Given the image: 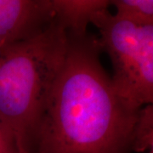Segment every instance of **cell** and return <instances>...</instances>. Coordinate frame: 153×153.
<instances>
[{
	"label": "cell",
	"instance_id": "3",
	"mask_svg": "<svg viewBox=\"0 0 153 153\" xmlns=\"http://www.w3.org/2000/svg\"><path fill=\"white\" fill-rule=\"evenodd\" d=\"M102 50L109 55L115 92L132 111L153 102V21L108 10L94 15Z\"/></svg>",
	"mask_w": 153,
	"mask_h": 153
},
{
	"label": "cell",
	"instance_id": "8",
	"mask_svg": "<svg viewBox=\"0 0 153 153\" xmlns=\"http://www.w3.org/2000/svg\"><path fill=\"white\" fill-rule=\"evenodd\" d=\"M0 153H20L10 128L0 117Z\"/></svg>",
	"mask_w": 153,
	"mask_h": 153
},
{
	"label": "cell",
	"instance_id": "5",
	"mask_svg": "<svg viewBox=\"0 0 153 153\" xmlns=\"http://www.w3.org/2000/svg\"><path fill=\"white\" fill-rule=\"evenodd\" d=\"M53 21L67 33L82 34L94 15L108 10L109 0H47Z\"/></svg>",
	"mask_w": 153,
	"mask_h": 153
},
{
	"label": "cell",
	"instance_id": "2",
	"mask_svg": "<svg viewBox=\"0 0 153 153\" xmlns=\"http://www.w3.org/2000/svg\"><path fill=\"white\" fill-rule=\"evenodd\" d=\"M67 32L52 22L0 49V117L20 153H32L38 124L66 55Z\"/></svg>",
	"mask_w": 153,
	"mask_h": 153
},
{
	"label": "cell",
	"instance_id": "1",
	"mask_svg": "<svg viewBox=\"0 0 153 153\" xmlns=\"http://www.w3.org/2000/svg\"><path fill=\"white\" fill-rule=\"evenodd\" d=\"M68 34L66 55L32 153H130L137 112L123 104L100 62L98 36Z\"/></svg>",
	"mask_w": 153,
	"mask_h": 153
},
{
	"label": "cell",
	"instance_id": "9",
	"mask_svg": "<svg viewBox=\"0 0 153 153\" xmlns=\"http://www.w3.org/2000/svg\"><path fill=\"white\" fill-rule=\"evenodd\" d=\"M148 153H153V150H151V151H149Z\"/></svg>",
	"mask_w": 153,
	"mask_h": 153
},
{
	"label": "cell",
	"instance_id": "4",
	"mask_svg": "<svg viewBox=\"0 0 153 153\" xmlns=\"http://www.w3.org/2000/svg\"><path fill=\"white\" fill-rule=\"evenodd\" d=\"M52 22L47 0H0V49L35 35Z\"/></svg>",
	"mask_w": 153,
	"mask_h": 153
},
{
	"label": "cell",
	"instance_id": "6",
	"mask_svg": "<svg viewBox=\"0 0 153 153\" xmlns=\"http://www.w3.org/2000/svg\"><path fill=\"white\" fill-rule=\"evenodd\" d=\"M153 150V105L138 111L132 132V152H145Z\"/></svg>",
	"mask_w": 153,
	"mask_h": 153
},
{
	"label": "cell",
	"instance_id": "7",
	"mask_svg": "<svg viewBox=\"0 0 153 153\" xmlns=\"http://www.w3.org/2000/svg\"><path fill=\"white\" fill-rule=\"evenodd\" d=\"M117 13L153 21V0H109Z\"/></svg>",
	"mask_w": 153,
	"mask_h": 153
}]
</instances>
